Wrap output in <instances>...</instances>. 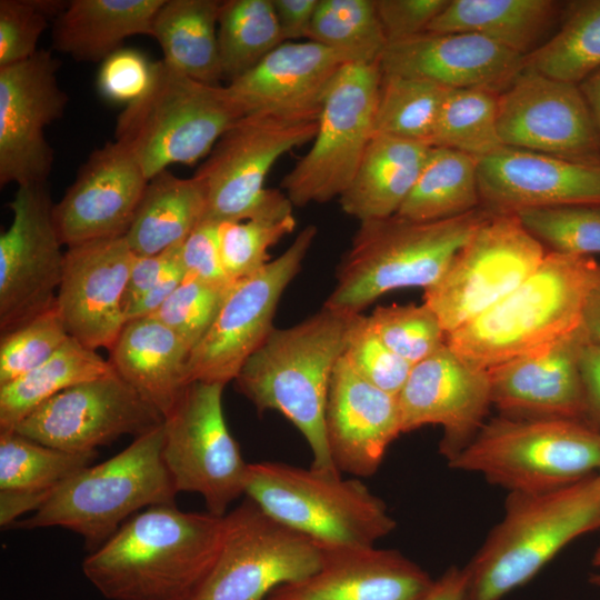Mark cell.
I'll list each match as a JSON object with an SVG mask.
<instances>
[{
	"label": "cell",
	"instance_id": "cell-1",
	"mask_svg": "<svg viewBox=\"0 0 600 600\" xmlns=\"http://www.w3.org/2000/svg\"><path fill=\"white\" fill-rule=\"evenodd\" d=\"M223 517L147 508L84 558L83 574L109 600H190L218 556Z\"/></svg>",
	"mask_w": 600,
	"mask_h": 600
},
{
	"label": "cell",
	"instance_id": "cell-2",
	"mask_svg": "<svg viewBox=\"0 0 600 600\" xmlns=\"http://www.w3.org/2000/svg\"><path fill=\"white\" fill-rule=\"evenodd\" d=\"M354 314L323 306L292 327L274 328L233 380L259 412L278 411L300 431L311 467L319 470L339 471L326 439L324 411Z\"/></svg>",
	"mask_w": 600,
	"mask_h": 600
},
{
	"label": "cell",
	"instance_id": "cell-3",
	"mask_svg": "<svg viewBox=\"0 0 600 600\" xmlns=\"http://www.w3.org/2000/svg\"><path fill=\"white\" fill-rule=\"evenodd\" d=\"M600 530V474L540 492H510L501 520L464 567L463 600H501L574 539Z\"/></svg>",
	"mask_w": 600,
	"mask_h": 600
},
{
	"label": "cell",
	"instance_id": "cell-4",
	"mask_svg": "<svg viewBox=\"0 0 600 600\" xmlns=\"http://www.w3.org/2000/svg\"><path fill=\"white\" fill-rule=\"evenodd\" d=\"M599 282L593 257L551 251L512 292L448 333L446 343L468 364L488 370L578 329L586 299Z\"/></svg>",
	"mask_w": 600,
	"mask_h": 600
},
{
	"label": "cell",
	"instance_id": "cell-5",
	"mask_svg": "<svg viewBox=\"0 0 600 600\" xmlns=\"http://www.w3.org/2000/svg\"><path fill=\"white\" fill-rule=\"evenodd\" d=\"M492 211L432 222L391 216L361 221L337 268V283L324 306L348 313L361 311L392 290L429 288Z\"/></svg>",
	"mask_w": 600,
	"mask_h": 600
},
{
	"label": "cell",
	"instance_id": "cell-6",
	"mask_svg": "<svg viewBox=\"0 0 600 600\" xmlns=\"http://www.w3.org/2000/svg\"><path fill=\"white\" fill-rule=\"evenodd\" d=\"M244 496L322 551L373 547L397 527L379 496L339 471L249 463Z\"/></svg>",
	"mask_w": 600,
	"mask_h": 600
},
{
	"label": "cell",
	"instance_id": "cell-7",
	"mask_svg": "<svg viewBox=\"0 0 600 600\" xmlns=\"http://www.w3.org/2000/svg\"><path fill=\"white\" fill-rule=\"evenodd\" d=\"M227 86L196 80L163 59L154 62L146 93L117 119L114 140L150 180L169 166L207 158L221 136L246 116Z\"/></svg>",
	"mask_w": 600,
	"mask_h": 600
},
{
	"label": "cell",
	"instance_id": "cell-8",
	"mask_svg": "<svg viewBox=\"0 0 600 600\" xmlns=\"http://www.w3.org/2000/svg\"><path fill=\"white\" fill-rule=\"evenodd\" d=\"M162 444L163 423L69 478L32 516L11 528L60 527L79 534L94 551L136 513L174 503L178 492L163 462Z\"/></svg>",
	"mask_w": 600,
	"mask_h": 600
},
{
	"label": "cell",
	"instance_id": "cell-9",
	"mask_svg": "<svg viewBox=\"0 0 600 600\" xmlns=\"http://www.w3.org/2000/svg\"><path fill=\"white\" fill-rule=\"evenodd\" d=\"M448 466L508 493L551 490L599 472L600 429L581 420L500 414Z\"/></svg>",
	"mask_w": 600,
	"mask_h": 600
},
{
	"label": "cell",
	"instance_id": "cell-10",
	"mask_svg": "<svg viewBox=\"0 0 600 600\" xmlns=\"http://www.w3.org/2000/svg\"><path fill=\"white\" fill-rule=\"evenodd\" d=\"M319 117L249 112L230 127L192 176L206 198L203 220L223 223L292 211L282 191L264 187L284 153L312 142Z\"/></svg>",
	"mask_w": 600,
	"mask_h": 600
},
{
	"label": "cell",
	"instance_id": "cell-11",
	"mask_svg": "<svg viewBox=\"0 0 600 600\" xmlns=\"http://www.w3.org/2000/svg\"><path fill=\"white\" fill-rule=\"evenodd\" d=\"M380 63H346L330 82L308 152L282 178L296 207L339 198L352 181L374 132Z\"/></svg>",
	"mask_w": 600,
	"mask_h": 600
},
{
	"label": "cell",
	"instance_id": "cell-12",
	"mask_svg": "<svg viewBox=\"0 0 600 600\" xmlns=\"http://www.w3.org/2000/svg\"><path fill=\"white\" fill-rule=\"evenodd\" d=\"M224 386L191 381L163 419L162 444L177 492L200 494L207 511L220 517L244 496L249 469L223 416Z\"/></svg>",
	"mask_w": 600,
	"mask_h": 600
},
{
	"label": "cell",
	"instance_id": "cell-13",
	"mask_svg": "<svg viewBox=\"0 0 600 600\" xmlns=\"http://www.w3.org/2000/svg\"><path fill=\"white\" fill-rule=\"evenodd\" d=\"M223 519L218 556L190 600H266L322 563L319 547L247 497Z\"/></svg>",
	"mask_w": 600,
	"mask_h": 600
},
{
	"label": "cell",
	"instance_id": "cell-14",
	"mask_svg": "<svg viewBox=\"0 0 600 600\" xmlns=\"http://www.w3.org/2000/svg\"><path fill=\"white\" fill-rule=\"evenodd\" d=\"M546 254L542 243L524 229L516 213L492 212L441 278L424 289L423 303L448 334L512 292Z\"/></svg>",
	"mask_w": 600,
	"mask_h": 600
},
{
	"label": "cell",
	"instance_id": "cell-15",
	"mask_svg": "<svg viewBox=\"0 0 600 600\" xmlns=\"http://www.w3.org/2000/svg\"><path fill=\"white\" fill-rule=\"evenodd\" d=\"M317 227H304L291 244L257 272L230 284L208 332L191 350L189 381L227 384L274 329L278 302L299 272Z\"/></svg>",
	"mask_w": 600,
	"mask_h": 600
},
{
	"label": "cell",
	"instance_id": "cell-16",
	"mask_svg": "<svg viewBox=\"0 0 600 600\" xmlns=\"http://www.w3.org/2000/svg\"><path fill=\"white\" fill-rule=\"evenodd\" d=\"M12 220L0 234V332L50 308L60 287L66 252L47 183L18 187Z\"/></svg>",
	"mask_w": 600,
	"mask_h": 600
},
{
	"label": "cell",
	"instance_id": "cell-17",
	"mask_svg": "<svg viewBox=\"0 0 600 600\" xmlns=\"http://www.w3.org/2000/svg\"><path fill=\"white\" fill-rule=\"evenodd\" d=\"M163 416L116 371L72 386L30 412L14 431L70 452H93L123 436L140 437Z\"/></svg>",
	"mask_w": 600,
	"mask_h": 600
},
{
	"label": "cell",
	"instance_id": "cell-18",
	"mask_svg": "<svg viewBox=\"0 0 600 600\" xmlns=\"http://www.w3.org/2000/svg\"><path fill=\"white\" fill-rule=\"evenodd\" d=\"M503 147L600 162V137L579 84L524 67L497 97Z\"/></svg>",
	"mask_w": 600,
	"mask_h": 600
},
{
	"label": "cell",
	"instance_id": "cell-19",
	"mask_svg": "<svg viewBox=\"0 0 600 600\" xmlns=\"http://www.w3.org/2000/svg\"><path fill=\"white\" fill-rule=\"evenodd\" d=\"M60 62L51 50L0 67V184H44L53 150L44 128L62 118L68 94L59 86Z\"/></svg>",
	"mask_w": 600,
	"mask_h": 600
},
{
	"label": "cell",
	"instance_id": "cell-20",
	"mask_svg": "<svg viewBox=\"0 0 600 600\" xmlns=\"http://www.w3.org/2000/svg\"><path fill=\"white\" fill-rule=\"evenodd\" d=\"M397 401L402 433L428 424L442 428L439 451L448 462L487 421L492 406L489 373L464 362L444 343L412 366Z\"/></svg>",
	"mask_w": 600,
	"mask_h": 600
},
{
	"label": "cell",
	"instance_id": "cell-21",
	"mask_svg": "<svg viewBox=\"0 0 600 600\" xmlns=\"http://www.w3.org/2000/svg\"><path fill=\"white\" fill-rule=\"evenodd\" d=\"M56 304L70 337L110 348L126 324L123 296L136 258L126 236L67 247Z\"/></svg>",
	"mask_w": 600,
	"mask_h": 600
},
{
	"label": "cell",
	"instance_id": "cell-22",
	"mask_svg": "<svg viewBox=\"0 0 600 600\" xmlns=\"http://www.w3.org/2000/svg\"><path fill=\"white\" fill-rule=\"evenodd\" d=\"M148 182L138 160L120 142L92 151L53 207L63 244L126 236Z\"/></svg>",
	"mask_w": 600,
	"mask_h": 600
},
{
	"label": "cell",
	"instance_id": "cell-23",
	"mask_svg": "<svg viewBox=\"0 0 600 600\" xmlns=\"http://www.w3.org/2000/svg\"><path fill=\"white\" fill-rule=\"evenodd\" d=\"M588 341L580 326L550 344L488 369L492 406L509 417L589 422L580 370V353Z\"/></svg>",
	"mask_w": 600,
	"mask_h": 600
},
{
	"label": "cell",
	"instance_id": "cell-24",
	"mask_svg": "<svg viewBox=\"0 0 600 600\" xmlns=\"http://www.w3.org/2000/svg\"><path fill=\"white\" fill-rule=\"evenodd\" d=\"M480 201L492 212L552 206L600 207V162L502 147L478 163Z\"/></svg>",
	"mask_w": 600,
	"mask_h": 600
},
{
	"label": "cell",
	"instance_id": "cell-25",
	"mask_svg": "<svg viewBox=\"0 0 600 600\" xmlns=\"http://www.w3.org/2000/svg\"><path fill=\"white\" fill-rule=\"evenodd\" d=\"M524 68L521 56L483 36L429 33L388 43L383 73L424 79L448 89L504 91Z\"/></svg>",
	"mask_w": 600,
	"mask_h": 600
},
{
	"label": "cell",
	"instance_id": "cell-26",
	"mask_svg": "<svg viewBox=\"0 0 600 600\" xmlns=\"http://www.w3.org/2000/svg\"><path fill=\"white\" fill-rule=\"evenodd\" d=\"M324 431L336 468L369 477L402 433L397 396L363 379L341 357L329 386Z\"/></svg>",
	"mask_w": 600,
	"mask_h": 600
},
{
	"label": "cell",
	"instance_id": "cell-27",
	"mask_svg": "<svg viewBox=\"0 0 600 600\" xmlns=\"http://www.w3.org/2000/svg\"><path fill=\"white\" fill-rule=\"evenodd\" d=\"M433 581L394 549L323 551L313 573L278 587L266 600H419Z\"/></svg>",
	"mask_w": 600,
	"mask_h": 600
},
{
	"label": "cell",
	"instance_id": "cell-28",
	"mask_svg": "<svg viewBox=\"0 0 600 600\" xmlns=\"http://www.w3.org/2000/svg\"><path fill=\"white\" fill-rule=\"evenodd\" d=\"M348 62L314 41H286L227 87L247 113L319 117L330 82Z\"/></svg>",
	"mask_w": 600,
	"mask_h": 600
},
{
	"label": "cell",
	"instance_id": "cell-29",
	"mask_svg": "<svg viewBox=\"0 0 600 600\" xmlns=\"http://www.w3.org/2000/svg\"><path fill=\"white\" fill-rule=\"evenodd\" d=\"M109 351L117 374L164 419L190 383L189 347L159 320L143 317L128 321Z\"/></svg>",
	"mask_w": 600,
	"mask_h": 600
},
{
	"label": "cell",
	"instance_id": "cell-30",
	"mask_svg": "<svg viewBox=\"0 0 600 600\" xmlns=\"http://www.w3.org/2000/svg\"><path fill=\"white\" fill-rule=\"evenodd\" d=\"M432 148L426 142L373 134L352 181L338 198L341 210L360 222L394 216Z\"/></svg>",
	"mask_w": 600,
	"mask_h": 600
},
{
	"label": "cell",
	"instance_id": "cell-31",
	"mask_svg": "<svg viewBox=\"0 0 600 600\" xmlns=\"http://www.w3.org/2000/svg\"><path fill=\"white\" fill-rule=\"evenodd\" d=\"M164 0H71L56 18L52 48L78 61H103L124 39L151 34Z\"/></svg>",
	"mask_w": 600,
	"mask_h": 600
},
{
	"label": "cell",
	"instance_id": "cell-32",
	"mask_svg": "<svg viewBox=\"0 0 600 600\" xmlns=\"http://www.w3.org/2000/svg\"><path fill=\"white\" fill-rule=\"evenodd\" d=\"M563 9L552 0H449L427 32L476 33L526 57Z\"/></svg>",
	"mask_w": 600,
	"mask_h": 600
},
{
	"label": "cell",
	"instance_id": "cell-33",
	"mask_svg": "<svg viewBox=\"0 0 600 600\" xmlns=\"http://www.w3.org/2000/svg\"><path fill=\"white\" fill-rule=\"evenodd\" d=\"M204 214L200 183L167 169L149 180L126 239L136 256L158 254L182 243Z\"/></svg>",
	"mask_w": 600,
	"mask_h": 600
},
{
	"label": "cell",
	"instance_id": "cell-34",
	"mask_svg": "<svg viewBox=\"0 0 600 600\" xmlns=\"http://www.w3.org/2000/svg\"><path fill=\"white\" fill-rule=\"evenodd\" d=\"M221 1L164 0L152 22L151 37L163 60L196 80L219 84L222 79L218 47Z\"/></svg>",
	"mask_w": 600,
	"mask_h": 600
},
{
	"label": "cell",
	"instance_id": "cell-35",
	"mask_svg": "<svg viewBox=\"0 0 600 600\" xmlns=\"http://www.w3.org/2000/svg\"><path fill=\"white\" fill-rule=\"evenodd\" d=\"M113 371L109 360L70 337L42 364L0 386V432L14 430L30 412L61 391Z\"/></svg>",
	"mask_w": 600,
	"mask_h": 600
},
{
	"label": "cell",
	"instance_id": "cell-36",
	"mask_svg": "<svg viewBox=\"0 0 600 600\" xmlns=\"http://www.w3.org/2000/svg\"><path fill=\"white\" fill-rule=\"evenodd\" d=\"M479 159L433 147L410 193L396 216L414 222L454 218L480 207Z\"/></svg>",
	"mask_w": 600,
	"mask_h": 600
},
{
	"label": "cell",
	"instance_id": "cell-37",
	"mask_svg": "<svg viewBox=\"0 0 600 600\" xmlns=\"http://www.w3.org/2000/svg\"><path fill=\"white\" fill-rule=\"evenodd\" d=\"M559 30L524 57V67L580 84L600 69V0L566 2Z\"/></svg>",
	"mask_w": 600,
	"mask_h": 600
},
{
	"label": "cell",
	"instance_id": "cell-38",
	"mask_svg": "<svg viewBox=\"0 0 600 600\" xmlns=\"http://www.w3.org/2000/svg\"><path fill=\"white\" fill-rule=\"evenodd\" d=\"M283 41L271 0L221 1L218 47L222 79L239 78Z\"/></svg>",
	"mask_w": 600,
	"mask_h": 600
},
{
	"label": "cell",
	"instance_id": "cell-39",
	"mask_svg": "<svg viewBox=\"0 0 600 600\" xmlns=\"http://www.w3.org/2000/svg\"><path fill=\"white\" fill-rule=\"evenodd\" d=\"M97 454L52 448L14 430L0 432V490L52 492Z\"/></svg>",
	"mask_w": 600,
	"mask_h": 600
},
{
	"label": "cell",
	"instance_id": "cell-40",
	"mask_svg": "<svg viewBox=\"0 0 600 600\" xmlns=\"http://www.w3.org/2000/svg\"><path fill=\"white\" fill-rule=\"evenodd\" d=\"M448 90L424 79L382 72L374 116V134L392 136L431 146L430 141Z\"/></svg>",
	"mask_w": 600,
	"mask_h": 600
},
{
	"label": "cell",
	"instance_id": "cell-41",
	"mask_svg": "<svg viewBox=\"0 0 600 600\" xmlns=\"http://www.w3.org/2000/svg\"><path fill=\"white\" fill-rule=\"evenodd\" d=\"M307 40L358 63H380L388 44L376 0H319Z\"/></svg>",
	"mask_w": 600,
	"mask_h": 600
},
{
	"label": "cell",
	"instance_id": "cell-42",
	"mask_svg": "<svg viewBox=\"0 0 600 600\" xmlns=\"http://www.w3.org/2000/svg\"><path fill=\"white\" fill-rule=\"evenodd\" d=\"M497 97L481 89H449L431 146L453 149L479 160L501 149L503 144L497 124Z\"/></svg>",
	"mask_w": 600,
	"mask_h": 600
},
{
	"label": "cell",
	"instance_id": "cell-43",
	"mask_svg": "<svg viewBox=\"0 0 600 600\" xmlns=\"http://www.w3.org/2000/svg\"><path fill=\"white\" fill-rule=\"evenodd\" d=\"M513 213L531 236L553 252L589 257L600 253V207H534Z\"/></svg>",
	"mask_w": 600,
	"mask_h": 600
},
{
	"label": "cell",
	"instance_id": "cell-44",
	"mask_svg": "<svg viewBox=\"0 0 600 600\" xmlns=\"http://www.w3.org/2000/svg\"><path fill=\"white\" fill-rule=\"evenodd\" d=\"M294 228L293 211L220 223V256L228 280L233 283L263 268L269 249Z\"/></svg>",
	"mask_w": 600,
	"mask_h": 600
},
{
	"label": "cell",
	"instance_id": "cell-45",
	"mask_svg": "<svg viewBox=\"0 0 600 600\" xmlns=\"http://www.w3.org/2000/svg\"><path fill=\"white\" fill-rule=\"evenodd\" d=\"M368 319L381 341L411 366L446 343L447 333L426 303L380 306Z\"/></svg>",
	"mask_w": 600,
	"mask_h": 600
},
{
	"label": "cell",
	"instance_id": "cell-46",
	"mask_svg": "<svg viewBox=\"0 0 600 600\" xmlns=\"http://www.w3.org/2000/svg\"><path fill=\"white\" fill-rule=\"evenodd\" d=\"M69 338L56 302L20 327L1 334L0 386L42 364Z\"/></svg>",
	"mask_w": 600,
	"mask_h": 600
},
{
	"label": "cell",
	"instance_id": "cell-47",
	"mask_svg": "<svg viewBox=\"0 0 600 600\" xmlns=\"http://www.w3.org/2000/svg\"><path fill=\"white\" fill-rule=\"evenodd\" d=\"M228 288L184 277L176 291L150 317L171 329L192 350L211 327Z\"/></svg>",
	"mask_w": 600,
	"mask_h": 600
},
{
	"label": "cell",
	"instance_id": "cell-48",
	"mask_svg": "<svg viewBox=\"0 0 600 600\" xmlns=\"http://www.w3.org/2000/svg\"><path fill=\"white\" fill-rule=\"evenodd\" d=\"M342 358L363 379L393 396L400 392L412 368L381 341L361 313L352 317Z\"/></svg>",
	"mask_w": 600,
	"mask_h": 600
},
{
	"label": "cell",
	"instance_id": "cell-49",
	"mask_svg": "<svg viewBox=\"0 0 600 600\" xmlns=\"http://www.w3.org/2000/svg\"><path fill=\"white\" fill-rule=\"evenodd\" d=\"M68 1L0 0V67L32 57L48 20L57 18Z\"/></svg>",
	"mask_w": 600,
	"mask_h": 600
},
{
	"label": "cell",
	"instance_id": "cell-50",
	"mask_svg": "<svg viewBox=\"0 0 600 600\" xmlns=\"http://www.w3.org/2000/svg\"><path fill=\"white\" fill-rule=\"evenodd\" d=\"M153 71L154 62L144 53L133 48H120L102 61L97 89L104 100L128 106L149 89Z\"/></svg>",
	"mask_w": 600,
	"mask_h": 600
},
{
	"label": "cell",
	"instance_id": "cell-51",
	"mask_svg": "<svg viewBox=\"0 0 600 600\" xmlns=\"http://www.w3.org/2000/svg\"><path fill=\"white\" fill-rule=\"evenodd\" d=\"M219 229L220 223L203 220L183 241L180 256L186 277L228 288L231 282L221 261Z\"/></svg>",
	"mask_w": 600,
	"mask_h": 600
},
{
	"label": "cell",
	"instance_id": "cell-52",
	"mask_svg": "<svg viewBox=\"0 0 600 600\" xmlns=\"http://www.w3.org/2000/svg\"><path fill=\"white\" fill-rule=\"evenodd\" d=\"M449 0H376L377 13L388 43L427 32Z\"/></svg>",
	"mask_w": 600,
	"mask_h": 600
},
{
	"label": "cell",
	"instance_id": "cell-53",
	"mask_svg": "<svg viewBox=\"0 0 600 600\" xmlns=\"http://www.w3.org/2000/svg\"><path fill=\"white\" fill-rule=\"evenodd\" d=\"M182 243L158 254L136 256L123 296L124 318L127 311L158 282Z\"/></svg>",
	"mask_w": 600,
	"mask_h": 600
},
{
	"label": "cell",
	"instance_id": "cell-54",
	"mask_svg": "<svg viewBox=\"0 0 600 600\" xmlns=\"http://www.w3.org/2000/svg\"><path fill=\"white\" fill-rule=\"evenodd\" d=\"M181 246L158 282L127 311L126 323L152 316L181 284L186 277L180 256Z\"/></svg>",
	"mask_w": 600,
	"mask_h": 600
},
{
	"label": "cell",
	"instance_id": "cell-55",
	"mask_svg": "<svg viewBox=\"0 0 600 600\" xmlns=\"http://www.w3.org/2000/svg\"><path fill=\"white\" fill-rule=\"evenodd\" d=\"M283 41L308 38L319 0H271Z\"/></svg>",
	"mask_w": 600,
	"mask_h": 600
},
{
	"label": "cell",
	"instance_id": "cell-56",
	"mask_svg": "<svg viewBox=\"0 0 600 600\" xmlns=\"http://www.w3.org/2000/svg\"><path fill=\"white\" fill-rule=\"evenodd\" d=\"M580 370L588 402V420L600 429V344L588 341L582 347Z\"/></svg>",
	"mask_w": 600,
	"mask_h": 600
},
{
	"label": "cell",
	"instance_id": "cell-57",
	"mask_svg": "<svg viewBox=\"0 0 600 600\" xmlns=\"http://www.w3.org/2000/svg\"><path fill=\"white\" fill-rule=\"evenodd\" d=\"M51 492L0 490V524L11 528L28 512H36Z\"/></svg>",
	"mask_w": 600,
	"mask_h": 600
},
{
	"label": "cell",
	"instance_id": "cell-58",
	"mask_svg": "<svg viewBox=\"0 0 600 600\" xmlns=\"http://www.w3.org/2000/svg\"><path fill=\"white\" fill-rule=\"evenodd\" d=\"M466 583L464 568L450 567L419 600H463Z\"/></svg>",
	"mask_w": 600,
	"mask_h": 600
},
{
	"label": "cell",
	"instance_id": "cell-59",
	"mask_svg": "<svg viewBox=\"0 0 600 600\" xmlns=\"http://www.w3.org/2000/svg\"><path fill=\"white\" fill-rule=\"evenodd\" d=\"M581 326L589 342L600 344V282L588 294L581 316Z\"/></svg>",
	"mask_w": 600,
	"mask_h": 600
},
{
	"label": "cell",
	"instance_id": "cell-60",
	"mask_svg": "<svg viewBox=\"0 0 600 600\" xmlns=\"http://www.w3.org/2000/svg\"><path fill=\"white\" fill-rule=\"evenodd\" d=\"M600 137V69L579 84Z\"/></svg>",
	"mask_w": 600,
	"mask_h": 600
},
{
	"label": "cell",
	"instance_id": "cell-61",
	"mask_svg": "<svg viewBox=\"0 0 600 600\" xmlns=\"http://www.w3.org/2000/svg\"><path fill=\"white\" fill-rule=\"evenodd\" d=\"M592 564L597 568V572L590 576V582L597 587H600V543L594 551Z\"/></svg>",
	"mask_w": 600,
	"mask_h": 600
},
{
	"label": "cell",
	"instance_id": "cell-62",
	"mask_svg": "<svg viewBox=\"0 0 600 600\" xmlns=\"http://www.w3.org/2000/svg\"><path fill=\"white\" fill-rule=\"evenodd\" d=\"M598 473L600 474V470H599V472H598Z\"/></svg>",
	"mask_w": 600,
	"mask_h": 600
}]
</instances>
